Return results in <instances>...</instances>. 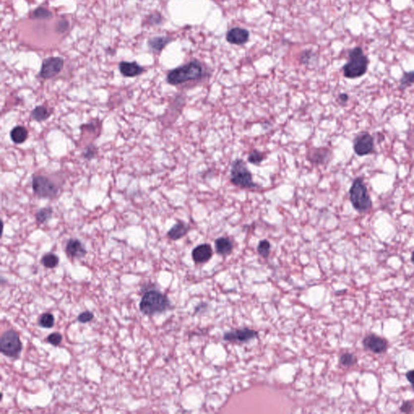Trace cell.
<instances>
[{
  "instance_id": "obj_17",
  "label": "cell",
  "mask_w": 414,
  "mask_h": 414,
  "mask_svg": "<svg viewBox=\"0 0 414 414\" xmlns=\"http://www.w3.org/2000/svg\"><path fill=\"white\" fill-rule=\"evenodd\" d=\"M215 250L217 253L223 256H228L233 252V242L230 239L226 237H219L215 242Z\"/></svg>"
},
{
  "instance_id": "obj_27",
  "label": "cell",
  "mask_w": 414,
  "mask_h": 414,
  "mask_svg": "<svg viewBox=\"0 0 414 414\" xmlns=\"http://www.w3.org/2000/svg\"><path fill=\"white\" fill-rule=\"evenodd\" d=\"M265 159V155L261 151H256V150L251 151L248 156V162L254 165H261Z\"/></svg>"
},
{
  "instance_id": "obj_2",
  "label": "cell",
  "mask_w": 414,
  "mask_h": 414,
  "mask_svg": "<svg viewBox=\"0 0 414 414\" xmlns=\"http://www.w3.org/2000/svg\"><path fill=\"white\" fill-rule=\"evenodd\" d=\"M369 60L361 47H355L349 52V61L343 66V75L347 79H357L367 71Z\"/></svg>"
},
{
  "instance_id": "obj_9",
  "label": "cell",
  "mask_w": 414,
  "mask_h": 414,
  "mask_svg": "<svg viewBox=\"0 0 414 414\" xmlns=\"http://www.w3.org/2000/svg\"><path fill=\"white\" fill-rule=\"evenodd\" d=\"M354 151L358 156H367L374 151V138L367 132H361L354 140Z\"/></svg>"
},
{
  "instance_id": "obj_13",
  "label": "cell",
  "mask_w": 414,
  "mask_h": 414,
  "mask_svg": "<svg viewBox=\"0 0 414 414\" xmlns=\"http://www.w3.org/2000/svg\"><path fill=\"white\" fill-rule=\"evenodd\" d=\"M213 250L209 243H202L197 246L192 252V257L196 263L202 264L210 261L212 257Z\"/></svg>"
},
{
  "instance_id": "obj_1",
  "label": "cell",
  "mask_w": 414,
  "mask_h": 414,
  "mask_svg": "<svg viewBox=\"0 0 414 414\" xmlns=\"http://www.w3.org/2000/svg\"><path fill=\"white\" fill-rule=\"evenodd\" d=\"M203 75V67L199 61H192L172 70L167 75V82L172 85H178L190 80H197Z\"/></svg>"
},
{
  "instance_id": "obj_11",
  "label": "cell",
  "mask_w": 414,
  "mask_h": 414,
  "mask_svg": "<svg viewBox=\"0 0 414 414\" xmlns=\"http://www.w3.org/2000/svg\"><path fill=\"white\" fill-rule=\"evenodd\" d=\"M363 346L365 348L375 354H382L388 349V342L384 338L375 334H369L364 338Z\"/></svg>"
},
{
  "instance_id": "obj_4",
  "label": "cell",
  "mask_w": 414,
  "mask_h": 414,
  "mask_svg": "<svg viewBox=\"0 0 414 414\" xmlns=\"http://www.w3.org/2000/svg\"><path fill=\"white\" fill-rule=\"evenodd\" d=\"M350 199L355 211L360 214L367 212L372 207V201L363 178L357 177L354 180L350 188Z\"/></svg>"
},
{
  "instance_id": "obj_37",
  "label": "cell",
  "mask_w": 414,
  "mask_h": 414,
  "mask_svg": "<svg viewBox=\"0 0 414 414\" xmlns=\"http://www.w3.org/2000/svg\"><path fill=\"white\" fill-rule=\"evenodd\" d=\"M411 261H412L413 264L414 265V252H413L412 256H411Z\"/></svg>"
},
{
  "instance_id": "obj_30",
  "label": "cell",
  "mask_w": 414,
  "mask_h": 414,
  "mask_svg": "<svg viewBox=\"0 0 414 414\" xmlns=\"http://www.w3.org/2000/svg\"><path fill=\"white\" fill-rule=\"evenodd\" d=\"M62 341V337L59 333H51L47 338V342L53 346H59Z\"/></svg>"
},
{
  "instance_id": "obj_29",
  "label": "cell",
  "mask_w": 414,
  "mask_h": 414,
  "mask_svg": "<svg viewBox=\"0 0 414 414\" xmlns=\"http://www.w3.org/2000/svg\"><path fill=\"white\" fill-rule=\"evenodd\" d=\"M33 17L37 19H50L52 16V13L44 7H39L36 9L33 14Z\"/></svg>"
},
{
  "instance_id": "obj_20",
  "label": "cell",
  "mask_w": 414,
  "mask_h": 414,
  "mask_svg": "<svg viewBox=\"0 0 414 414\" xmlns=\"http://www.w3.org/2000/svg\"><path fill=\"white\" fill-rule=\"evenodd\" d=\"M172 38L169 37H156L148 41V46L155 51H161L167 45L172 42Z\"/></svg>"
},
{
  "instance_id": "obj_25",
  "label": "cell",
  "mask_w": 414,
  "mask_h": 414,
  "mask_svg": "<svg viewBox=\"0 0 414 414\" xmlns=\"http://www.w3.org/2000/svg\"><path fill=\"white\" fill-rule=\"evenodd\" d=\"M38 324L42 328L51 329L55 324V317L51 313L42 314V316H40Z\"/></svg>"
},
{
  "instance_id": "obj_16",
  "label": "cell",
  "mask_w": 414,
  "mask_h": 414,
  "mask_svg": "<svg viewBox=\"0 0 414 414\" xmlns=\"http://www.w3.org/2000/svg\"><path fill=\"white\" fill-rule=\"evenodd\" d=\"M332 152L326 148H319L314 150L311 152V155L308 156V160L312 164H318L323 165L329 162L331 160Z\"/></svg>"
},
{
  "instance_id": "obj_21",
  "label": "cell",
  "mask_w": 414,
  "mask_h": 414,
  "mask_svg": "<svg viewBox=\"0 0 414 414\" xmlns=\"http://www.w3.org/2000/svg\"><path fill=\"white\" fill-rule=\"evenodd\" d=\"M51 114L45 106H37L31 113V118L37 121H44L50 118Z\"/></svg>"
},
{
  "instance_id": "obj_36",
  "label": "cell",
  "mask_w": 414,
  "mask_h": 414,
  "mask_svg": "<svg viewBox=\"0 0 414 414\" xmlns=\"http://www.w3.org/2000/svg\"><path fill=\"white\" fill-rule=\"evenodd\" d=\"M59 25H60V26H59V29H58V31H59L60 32L61 28V29H62V32H64V31H66V29H67L69 24H68L66 20H62L61 22L59 23Z\"/></svg>"
},
{
  "instance_id": "obj_18",
  "label": "cell",
  "mask_w": 414,
  "mask_h": 414,
  "mask_svg": "<svg viewBox=\"0 0 414 414\" xmlns=\"http://www.w3.org/2000/svg\"><path fill=\"white\" fill-rule=\"evenodd\" d=\"M189 228L184 222L179 221L169 231L168 237L173 240H177L188 233Z\"/></svg>"
},
{
  "instance_id": "obj_8",
  "label": "cell",
  "mask_w": 414,
  "mask_h": 414,
  "mask_svg": "<svg viewBox=\"0 0 414 414\" xmlns=\"http://www.w3.org/2000/svg\"><path fill=\"white\" fill-rule=\"evenodd\" d=\"M64 60L60 57H50L42 62L39 75L45 79H51L63 69Z\"/></svg>"
},
{
  "instance_id": "obj_35",
  "label": "cell",
  "mask_w": 414,
  "mask_h": 414,
  "mask_svg": "<svg viewBox=\"0 0 414 414\" xmlns=\"http://www.w3.org/2000/svg\"><path fill=\"white\" fill-rule=\"evenodd\" d=\"M338 101L342 104L347 103L349 101V96L347 93H341L338 97Z\"/></svg>"
},
{
  "instance_id": "obj_10",
  "label": "cell",
  "mask_w": 414,
  "mask_h": 414,
  "mask_svg": "<svg viewBox=\"0 0 414 414\" xmlns=\"http://www.w3.org/2000/svg\"><path fill=\"white\" fill-rule=\"evenodd\" d=\"M257 337V333L253 329L243 328L235 329L233 331L224 333V340L230 342H247Z\"/></svg>"
},
{
  "instance_id": "obj_32",
  "label": "cell",
  "mask_w": 414,
  "mask_h": 414,
  "mask_svg": "<svg viewBox=\"0 0 414 414\" xmlns=\"http://www.w3.org/2000/svg\"><path fill=\"white\" fill-rule=\"evenodd\" d=\"M94 317V315L92 312L91 311H84L83 313L80 314L79 316H78V321L80 323H83V324H85V323L89 322L91 320L93 319Z\"/></svg>"
},
{
  "instance_id": "obj_22",
  "label": "cell",
  "mask_w": 414,
  "mask_h": 414,
  "mask_svg": "<svg viewBox=\"0 0 414 414\" xmlns=\"http://www.w3.org/2000/svg\"><path fill=\"white\" fill-rule=\"evenodd\" d=\"M53 213V208H51L50 206L40 209L38 212L36 213V219L40 224H44L52 218Z\"/></svg>"
},
{
  "instance_id": "obj_19",
  "label": "cell",
  "mask_w": 414,
  "mask_h": 414,
  "mask_svg": "<svg viewBox=\"0 0 414 414\" xmlns=\"http://www.w3.org/2000/svg\"><path fill=\"white\" fill-rule=\"evenodd\" d=\"M28 136H29V132L26 128H24L22 125H16L15 127L11 129V133H10L11 141L15 144H21L24 143L27 140Z\"/></svg>"
},
{
  "instance_id": "obj_12",
  "label": "cell",
  "mask_w": 414,
  "mask_h": 414,
  "mask_svg": "<svg viewBox=\"0 0 414 414\" xmlns=\"http://www.w3.org/2000/svg\"><path fill=\"white\" fill-rule=\"evenodd\" d=\"M227 41L230 44L240 45L245 44L249 39V32L247 29L241 28H233L228 31L226 36Z\"/></svg>"
},
{
  "instance_id": "obj_14",
  "label": "cell",
  "mask_w": 414,
  "mask_h": 414,
  "mask_svg": "<svg viewBox=\"0 0 414 414\" xmlns=\"http://www.w3.org/2000/svg\"><path fill=\"white\" fill-rule=\"evenodd\" d=\"M119 70L123 76L131 78L141 75L144 71V69L136 61H121L119 64Z\"/></svg>"
},
{
  "instance_id": "obj_7",
  "label": "cell",
  "mask_w": 414,
  "mask_h": 414,
  "mask_svg": "<svg viewBox=\"0 0 414 414\" xmlns=\"http://www.w3.org/2000/svg\"><path fill=\"white\" fill-rule=\"evenodd\" d=\"M32 186L36 195L42 198H53L59 192L56 184L43 176H33Z\"/></svg>"
},
{
  "instance_id": "obj_34",
  "label": "cell",
  "mask_w": 414,
  "mask_h": 414,
  "mask_svg": "<svg viewBox=\"0 0 414 414\" xmlns=\"http://www.w3.org/2000/svg\"><path fill=\"white\" fill-rule=\"evenodd\" d=\"M406 378H407L408 381L410 382V384L412 385L414 390V370H410L409 372L406 373Z\"/></svg>"
},
{
  "instance_id": "obj_23",
  "label": "cell",
  "mask_w": 414,
  "mask_h": 414,
  "mask_svg": "<svg viewBox=\"0 0 414 414\" xmlns=\"http://www.w3.org/2000/svg\"><path fill=\"white\" fill-rule=\"evenodd\" d=\"M414 84V70L404 73L403 76L400 79L399 88L401 91L406 90Z\"/></svg>"
},
{
  "instance_id": "obj_33",
  "label": "cell",
  "mask_w": 414,
  "mask_h": 414,
  "mask_svg": "<svg viewBox=\"0 0 414 414\" xmlns=\"http://www.w3.org/2000/svg\"><path fill=\"white\" fill-rule=\"evenodd\" d=\"M414 401H406L404 402L403 405L401 406L400 410L401 412L403 413H411L414 410Z\"/></svg>"
},
{
  "instance_id": "obj_5",
  "label": "cell",
  "mask_w": 414,
  "mask_h": 414,
  "mask_svg": "<svg viewBox=\"0 0 414 414\" xmlns=\"http://www.w3.org/2000/svg\"><path fill=\"white\" fill-rule=\"evenodd\" d=\"M231 182L237 186L244 188H255L257 184L252 180V173L250 172L245 162L240 159L233 161L230 169Z\"/></svg>"
},
{
  "instance_id": "obj_3",
  "label": "cell",
  "mask_w": 414,
  "mask_h": 414,
  "mask_svg": "<svg viewBox=\"0 0 414 414\" xmlns=\"http://www.w3.org/2000/svg\"><path fill=\"white\" fill-rule=\"evenodd\" d=\"M140 311L147 316L163 313L171 307L169 298L157 291H150L145 293L141 299Z\"/></svg>"
},
{
  "instance_id": "obj_26",
  "label": "cell",
  "mask_w": 414,
  "mask_h": 414,
  "mask_svg": "<svg viewBox=\"0 0 414 414\" xmlns=\"http://www.w3.org/2000/svg\"><path fill=\"white\" fill-rule=\"evenodd\" d=\"M340 363L346 367H351L357 363V357L350 353H345L340 356Z\"/></svg>"
},
{
  "instance_id": "obj_24",
  "label": "cell",
  "mask_w": 414,
  "mask_h": 414,
  "mask_svg": "<svg viewBox=\"0 0 414 414\" xmlns=\"http://www.w3.org/2000/svg\"><path fill=\"white\" fill-rule=\"evenodd\" d=\"M42 263L45 267L52 269V268L56 267L59 265V258L56 255L50 252V253H47V254H45L44 256H42Z\"/></svg>"
},
{
  "instance_id": "obj_28",
  "label": "cell",
  "mask_w": 414,
  "mask_h": 414,
  "mask_svg": "<svg viewBox=\"0 0 414 414\" xmlns=\"http://www.w3.org/2000/svg\"><path fill=\"white\" fill-rule=\"evenodd\" d=\"M270 248H271V245H270V242L266 239H264V240L260 241L258 247H257V252L260 256L264 258H267L270 255Z\"/></svg>"
},
{
  "instance_id": "obj_31",
  "label": "cell",
  "mask_w": 414,
  "mask_h": 414,
  "mask_svg": "<svg viewBox=\"0 0 414 414\" xmlns=\"http://www.w3.org/2000/svg\"><path fill=\"white\" fill-rule=\"evenodd\" d=\"M96 153H97V148L93 145H89L83 151V156L87 160H92L96 156Z\"/></svg>"
},
{
  "instance_id": "obj_15",
  "label": "cell",
  "mask_w": 414,
  "mask_h": 414,
  "mask_svg": "<svg viewBox=\"0 0 414 414\" xmlns=\"http://www.w3.org/2000/svg\"><path fill=\"white\" fill-rule=\"evenodd\" d=\"M66 252L70 257L82 258L85 256L87 251L79 239H70L66 243Z\"/></svg>"
},
{
  "instance_id": "obj_6",
  "label": "cell",
  "mask_w": 414,
  "mask_h": 414,
  "mask_svg": "<svg viewBox=\"0 0 414 414\" xmlns=\"http://www.w3.org/2000/svg\"><path fill=\"white\" fill-rule=\"evenodd\" d=\"M23 346L20 337L13 330L5 332L0 340V351L7 357H18L22 351Z\"/></svg>"
}]
</instances>
